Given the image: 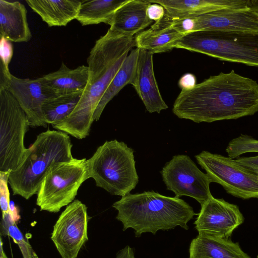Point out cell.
Wrapping results in <instances>:
<instances>
[{"mask_svg":"<svg viewBox=\"0 0 258 258\" xmlns=\"http://www.w3.org/2000/svg\"><path fill=\"white\" fill-rule=\"evenodd\" d=\"M257 111L258 84L234 70L181 90L172 108L178 118L196 123L236 119Z\"/></svg>","mask_w":258,"mask_h":258,"instance_id":"obj_1","label":"cell"},{"mask_svg":"<svg viewBox=\"0 0 258 258\" xmlns=\"http://www.w3.org/2000/svg\"><path fill=\"white\" fill-rule=\"evenodd\" d=\"M135 46L134 37L119 34L110 29L96 40L87 58L91 73L89 86L70 116L53 126L54 128L78 139L89 135L97 106Z\"/></svg>","mask_w":258,"mask_h":258,"instance_id":"obj_2","label":"cell"},{"mask_svg":"<svg viewBox=\"0 0 258 258\" xmlns=\"http://www.w3.org/2000/svg\"><path fill=\"white\" fill-rule=\"evenodd\" d=\"M117 211L116 219L121 222L123 231L132 228L136 237L158 230H169L177 226L187 230L188 222L196 213L183 200L164 196L154 191L130 194L112 205Z\"/></svg>","mask_w":258,"mask_h":258,"instance_id":"obj_3","label":"cell"},{"mask_svg":"<svg viewBox=\"0 0 258 258\" xmlns=\"http://www.w3.org/2000/svg\"><path fill=\"white\" fill-rule=\"evenodd\" d=\"M72 144L68 134L47 130L39 134L19 166L11 172L9 183L13 195L26 200L37 194L50 166L73 159Z\"/></svg>","mask_w":258,"mask_h":258,"instance_id":"obj_4","label":"cell"},{"mask_svg":"<svg viewBox=\"0 0 258 258\" xmlns=\"http://www.w3.org/2000/svg\"><path fill=\"white\" fill-rule=\"evenodd\" d=\"M134 150L117 140L106 141L86 160L88 178L112 195L130 194L139 182Z\"/></svg>","mask_w":258,"mask_h":258,"instance_id":"obj_5","label":"cell"},{"mask_svg":"<svg viewBox=\"0 0 258 258\" xmlns=\"http://www.w3.org/2000/svg\"><path fill=\"white\" fill-rule=\"evenodd\" d=\"M174 48L258 67V32L203 30L185 34Z\"/></svg>","mask_w":258,"mask_h":258,"instance_id":"obj_6","label":"cell"},{"mask_svg":"<svg viewBox=\"0 0 258 258\" xmlns=\"http://www.w3.org/2000/svg\"><path fill=\"white\" fill-rule=\"evenodd\" d=\"M88 179L86 158L54 162L38 189L37 205L41 211L58 212L74 201L79 188Z\"/></svg>","mask_w":258,"mask_h":258,"instance_id":"obj_7","label":"cell"},{"mask_svg":"<svg viewBox=\"0 0 258 258\" xmlns=\"http://www.w3.org/2000/svg\"><path fill=\"white\" fill-rule=\"evenodd\" d=\"M29 126L27 115L14 96L7 90L1 91L0 171H14L22 162Z\"/></svg>","mask_w":258,"mask_h":258,"instance_id":"obj_8","label":"cell"},{"mask_svg":"<svg viewBox=\"0 0 258 258\" xmlns=\"http://www.w3.org/2000/svg\"><path fill=\"white\" fill-rule=\"evenodd\" d=\"M195 158L212 182L220 184L229 194L243 200L258 199V175L235 159L207 151Z\"/></svg>","mask_w":258,"mask_h":258,"instance_id":"obj_9","label":"cell"},{"mask_svg":"<svg viewBox=\"0 0 258 258\" xmlns=\"http://www.w3.org/2000/svg\"><path fill=\"white\" fill-rule=\"evenodd\" d=\"M160 173L167 189L177 198L190 197L202 206L212 196L209 176L201 171L187 155L174 156Z\"/></svg>","mask_w":258,"mask_h":258,"instance_id":"obj_10","label":"cell"},{"mask_svg":"<svg viewBox=\"0 0 258 258\" xmlns=\"http://www.w3.org/2000/svg\"><path fill=\"white\" fill-rule=\"evenodd\" d=\"M87 207L76 200L68 205L53 226L51 239L62 258H77L88 240Z\"/></svg>","mask_w":258,"mask_h":258,"instance_id":"obj_11","label":"cell"},{"mask_svg":"<svg viewBox=\"0 0 258 258\" xmlns=\"http://www.w3.org/2000/svg\"><path fill=\"white\" fill-rule=\"evenodd\" d=\"M198 216L194 224L199 234L226 238L244 220L237 205L213 196L201 206Z\"/></svg>","mask_w":258,"mask_h":258,"instance_id":"obj_12","label":"cell"},{"mask_svg":"<svg viewBox=\"0 0 258 258\" xmlns=\"http://www.w3.org/2000/svg\"><path fill=\"white\" fill-rule=\"evenodd\" d=\"M6 90L16 98L28 117L29 126H46L42 106L53 93L38 79H22L12 75Z\"/></svg>","mask_w":258,"mask_h":258,"instance_id":"obj_13","label":"cell"},{"mask_svg":"<svg viewBox=\"0 0 258 258\" xmlns=\"http://www.w3.org/2000/svg\"><path fill=\"white\" fill-rule=\"evenodd\" d=\"M192 18L195 21L193 32L219 30L258 32V12L249 7L221 9Z\"/></svg>","mask_w":258,"mask_h":258,"instance_id":"obj_14","label":"cell"},{"mask_svg":"<svg viewBox=\"0 0 258 258\" xmlns=\"http://www.w3.org/2000/svg\"><path fill=\"white\" fill-rule=\"evenodd\" d=\"M153 55L139 49L135 73L131 84L150 113L167 109L168 107L161 95L154 75Z\"/></svg>","mask_w":258,"mask_h":258,"instance_id":"obj_15","label":"cell"},{"mask_svg":"<svg viewBox=\"0 0 258 258\" xmlns=\"http://www.w3.org/2000/svg\"><path fill=\"white\" fill-rule=\"evenodd\" d=\"M163 6L165 14L172 19L197 17L225 9L248 7L249 1L243 0H148Z\"/></svg>","mask_w":258,"mask_h":258,"instance_id":"obj_16","label":"cell"},{"mask_svg":"<svg viewBox=\"0 0 258 258\" xmlns=\"http://www.w3.org/2000/svg\"><path fill=\"white\" fill-rule=\"evenodd\" d=\"M150 4L148 0H126L115 12L109 29L127 36L139 34L153 22L147 14Z\"/></svg>","mask_w":258,"mask_h":258,"instance_id":"obj_17","label":"cell"},{"mask_svg":"<svg viewBox=\"0 0 258 258\" xmlns=\"http://www.w3.org/2000/svg\"><path fill=\"white\" fill-rule=\"evenodd\" d=\"M90 79L88 66L82 65L71 69L63 62L57 71L38 78L56 96L85 91L89 86Z\"/></svg>","mask_w":258,"mask_h":258,"instance_id":"obj_18","label":"cell"},{"mask_svg":"<svg viewBox=\"0 0 258 258\" xmlns=\"http://www.w3.org/2000/svg\"><path fill=\"white\" fill-rule=\"evenodd\" d=\"M171 19L165 15L150 28L140 32L135 37V46L152 54L166 52L174 48L175 42L184 35L172 26Z\"/></svg>","mask_w":258,"mask_h":258,"instance_id":"obj_19","label":"cell"},{"mask_svg":"<svg viewBox=\"0 0 258 258\" xmlns=\"http://www.w3.org/2000/svg\"><path fill=\"white\" fill-rule=\"evenodd\" d=\"M27 10L19 2L0 0V35L14 42L29 41L32 37Z\"/></svg>","mask_w":258,"mask_h":258,"instance_id":"obj_20","label":"cell"},{"mask_svg":"<svg viewBox=\"0 0 258 258\" xmlns=\"http://www.w3.org/2000/svg\"><path fill=\"white\" fill-rule=\"evenodd\" d=\"M189 258H251L229 238L199 234L191 241Z\"/></svg>","mask_w":258,"mask_h":258,"instance_id":"obj_21","label":"cell"},{"mask_svg":"<svg viewBox=\"0 0 258 258\" xmlns=\"http://www.w3.org/2000/svg\"><path fill=\"white\" fill-rule=\"evenodd\" d=\"M26 3L49 27H60L77 19L82 1L27 0Z\"/></svg>","mask_w":258,"mask_h":258,"instance_id":"obj_22","label":"cell"},{"mask_svg":"<svg viewBox=\"0 0 258 258\" xmlns=\"http://www.w3.org/2000/svg\"><path fill=\"white\" fill-rule=\"evenodd\" d=\"M139 48L133 49L112 80L95 111L93 119L97 121L112 99L126 85L131 84L135 73Z\"/></svg>","mask_w":258,"mask_h":258,"instance_id":"obj_23","label":"cell"},{"mask_svg":"<svg viewBox=\"0 0 258 258\" xmlns=\"http://www.w3.org/2000/svg\"><path fill=\"white\" fill-rule=\"evenodd\" d=\"M126 0L82 1L76 20L82 26L104 23L109 25L117 9Z\"/></svg>","mask_w":258,"mask_h":258,"instance_id":"obj_24","label":"cell"},{"mask_svg":"<svg viewBox=\"0 0 258 258\" xmlns=\"http://www.w3.org/2000/svg\"><path fill=\"white\" fill-rule=\"evenodd\" d=\"M84 92L55 96L47 99L42 108L45 122L54 126L65 120L75 108Z\"/></svg>","mask_w":258,"mask_h":258,"instance_id":"obj_25","label":"cell"},{"mask_svg":"<svg viewBox=\"0 0 258 258\" xmlns=\"http://www.w3.org/2000/svg\"><path fill=\"white\" fill-rule=\"evenodd\" d=\"M16 220L11 210L2 215L1 223V235L10 236L16 243L23 258H39L30 244L27 237L23 235L18 227Z\"/></svg>","mask_w":258,"mask_h":258,"instance_id":"obj_26","label":"cell"},{"mask_svg":"<svg viewBox=\"0 0 258 258\" xmlns=\"http://www.w3.org/2000/svg\"><path fill=\"white\" fill-rule=\"evenodd\" d=\"M226 152L228 157L234 159L245 153H258V140L246 134H241L229 142Z\"/></svg>","mask_w":258,"mask_h":258,"instance_id":"obj_27","label":"cell"},{"mask_svg":"<svg viewBox=\"0 0 258 258\" xmlns=\"http://www.w3.org/2000/svg\"><path fill=\"white\" fill-rule=\"evenodd\" d=\"M13 55V47L12 42L3 36L0 39V91L6 90L10 81L9 64Z\"/></svg>","mask_w":258,"mask_h":258,"instance_id":"obj_28","label":"cell"},{"mask_svg":"<svg viewBox=\"0 0 258 258\" xmlns=\"http://www.w3.org/2000/svg\"><path fill=\"white\" fill-rule=\"evenodd\" d=\"M11 170L0 171V206L2 215L10 212V192L8 188L9 176Z\"/></svg>","mask_w":258,"mask_h":258,"instance_id":"obj_29","label":"cell"},{"mask_svg":"<svg viewBox=\"0 0 258 258\" xmlns=\"http://www.w3.org/2000/svg\"><path fill=\"white\" fill-rule=\"evenodd\" d=\"M148 18L155 22L161 21L165 15V10L161 5L156 3H150L147 10Z\"/></svg>","mask_w":258,"mask_h":258,"instance_id":"obj_30","label":"cell"},{"mask_svg":"<svg viewBox=\"0 0 258 258\" xmlns=\"http://www.w3.org/2000/svg\"><path fill=\"white\" fill-rule=\"evenodd\" d=\"M235 160L239 164L258 175V155L252 157H238Z\"/></svg>","mask_w":258,"mask_h":258,"instance_id":"obj_31","label":"cell"},{"mask_svg":"<svg viewBox=\"0 0 258 258\" xmlns=\"http://www.w3.org/2000/svg\"><path fill=\"white\" fill-rule=\"evenodd\" d=\"M178 84L181 90H190L197 85L196 78L191 73H186L179 79Z\"/></svg>","mask_w":258,"mask_h":258,"instance_id":"obj_32","label":"cell"},{"mask_svg":"<svg viewBox=\"0 0 258 258\" xmlns=\"http://www.w3.org/2000/svg\"><path fill=\"white\" fill-rule=\"evenodd\" d=\"M116 258H135L133 248L129 245L125 246L117 252Z\"/></svg>","mask_w":258,"mask_h":258,"instance_id":"obj_33","label":"cell"},{"mask_svg":"<svg viewBox=\"0 0 258 258\" xmlns=\"http://www.w3.org/2000/svg\"><path fill=\"white\" fill-rule=\"evenodd\" d=\"M0 238V258H8L3 249V242L2 241V235H1Z\"/></svg>","mask_w":258,"mask_h":258,"instance_id":"obj_34","label":"cell"},{"mask_svg":"<svg viewBox=\"0 0 258 258\" xmlns=\"http://www.w3.org/2000/svg\"><path fill=\"white\" fill-rule=\"evenodd\" d=\"M257 258H258V255L257 256Z\"/></svg>","mask_w":258,"mask_h":258,"instance_id":"obj_35","label":"cell"}]
</instances>
